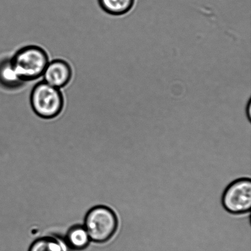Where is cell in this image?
<instances>
[{"instance_id":"cell-1","label":"cell","mask_w":251,"mask_h":251,"mask_svg":"<svg viewBox=\"0 0 251 251\" xmlns=\"http://www.w3.org/2000/svg\"><path fill=\"white\" fill-rule=\"evenodd\" d=\"M11 60L17 75L25 83L42 77L50 61L47 51L41 47L34 45L20 49Z\"/></svg>"},{"instance_id":"cell-2","label":"cell","mask_w":251,"mask_h":251,"mask_svg":"<svg viewBox=\"0 0 251 251\" xmlns=\"http://www.w3.org/2000/svg\"><path fill=\"white\" fill-rule=\"evenodd\" d=\"M84 226L91 241L104 243L111 240L119 230V220L116 212L106 206L93 207L86 215Z\"/></svg>"},{"instance_id":"cell-3","label":"cell","mask_w":251,"mask_h":251,"mask_svg":"<svg viewBox=\"0 0 251 251\" xmlns=\"http://www.w3.org/2000/svg\"><path fill=\"white\" fill-rule=\"evenodd\" d=\"M30 104L37 116L43 119H53L62 112L65 100L60 89L43 81L37 83L32 90Z\"/></svg>"},{"instance_id":"cell-4","label":"cell","mask_w":251,"mask_h":251,"mask_svg":"<svg viewBox=\"0 0 251 251\" xmlns=\"http://www.w3.org/2000/svg\"><path fill=\"white\" fill-rule=\"evenodd\" d=\"M224 208L235 215L251 213V179L233 181L225 189L221 199Z\"/></svg>"},{"instance_id":"cell-5","label":"cell","mask_w":251,"mask_h":251,"mask_svg":"<svg viewBox=\"0 0 251 251\" xmlns=\"http://www.w3.org/2000/svg\"><path fill=\"white\" fill-rule=\"evenodd\" d=\"M43 77L44 82L61 89L70 82L73 77L72 68L67 61L56 59L49 61Z\"/></svg>"},{"instance_id":"cell-6","label":"cell","mask_w":251,"mask_h":251,"mask_svg":"<svg viewBox=\"0 0 251 251\" xmlns=\"http://www.w3.org/2000/svg\"><path fill=\"white\" fill-rule=\"evenodd\" d=\"M25 82L21 80L15 71L11 58L0 60V86L4 89L14 90L23 87Z\"/></svg>"},{"instance_id":"cell-7","label":"cell","mask_w":251,"mask_h":251,"mask_svg":"<svg viewBox=\"0 0 251 251\" xmlns=\"http://www.w3.org/2000/svg\"><path fill=\"white\" fill-rule=\"evenodd\" d=\"M91 242L89 234L83 226H75L66 233L65 242L68 248L75 251L86 249Z\"/></svg>"},{"instance_id":"cell-8","label":"cell","mask_w":251,"mask_h":251,"mask_svg":"<svg viewBox=\"0 0 251 251\" xmlns=\"http://www.w3.org/2000/svg\"><path fill=\"white\" fill-rule=\"evenodd\" d=\"M100 8L107 14L121 16L134 8L136 0H98Z\"/></svg>"},{"instance_id":"cell-9","label":"cell","mask_w":251,"mask_h":251,"mask_svg":"<svg viewBox=\"0 0 251 251\" xmlns=\"http://www.w3.org/2000/svg\"><path fill=\"white\" fill-rule=\"evenodd\" d=\"M65 241L55 237H44L34 241L28 251H68Z\"/></svg>"}]
</instances>
